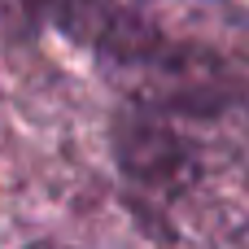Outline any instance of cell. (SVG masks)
<instances>
[{
    "mask_svg": "<svg viewBox=\"0 0 249 249\" xmlns=\"http://www.w3.org/2000/svg\"><path fill=\"white\" fill-rule=\"evenodd\" d=\"M109 153L153 249H249V9L140 0L96 48Z\"/></svg>",
    "mask_w": 249,
    "mask_h": 249,
    "instance_id": "cell-1",
    "label": "cell"
},
{
    "mask_svg": "<svg viewBox=\"0 0 249 249\" xmlns=\"http://www.w3.org/2000/svg\"><path fill=\"white\" fill-rule=\"evenodd\" d=\"M140 0H0V26L18 35H66L70 44H101Z\"/></svg>",
    "mask_w": 249,
    "mask_h": 249,
    "instance_id": "cell-2",
    "label": "cell"
},
{
    "mask_svg": "<svg viewBox=\"0 0 249 249\" xmlns=\"http://www.w3.org/2000/svg\"><path fill=\"white\" fill-rule=\"evenodd\" d=\"M26 249H70V245H53V241H39V245H26Z\"/></svg>",
    "mask_w": 249,
    "mask_h": 249,
    "instance_id": "cell-3",
    "label": "cell"
}]
</instances>
